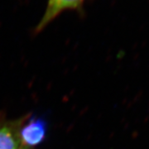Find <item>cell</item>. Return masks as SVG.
<instances>
[{
  "mask_svg": "<svg viewBox=\"0 0 149 149\" xmlns=\"http://www.w3.org/2000/svg\"><path fill=\"white\" fill-rule=\"evenodd\" d=\"M46 132V123L38 118H32L18 129L19 138L24 148L35 147L42 143Z\"/></svg>",
  "mask_w": 149,
  "mask_h": 149,
  "instance_id": "obj_1",
  "label": "cell"
},
{
  "mask_svg": "<svg viewBox=\"0 0 149 149\" xmlns=\"http://www.w3.org/2000/svg\"><path fill=\"white\" fill-rule=\"evenodd\" d=\"M83 0H49L47 8L42 21L40 22L37 30L40 31L46 27L51 21L62 11L77 8L82 3Z\"/></svg>",
  "mask_w": 149,
  "mask_h": 149,
  "instance_id": "obj_2",
  "label": "cell"
},
{
  "mask_svg": "<svg viewBox=\"0 0 149 149\" xmlns=\"http://www.w3.org/2000/svg\"><path fill=\"white\" fill-rule=\"evenodd\" d=\"M19 133L13 124H3L0 126V149H22Z\"/></svg>",
  "mask_w": 149,
  "mask_h": 149,
  "instance_id": "obj_3",
  "label": "cell"
},
{
  "mask_svg": "<svg viewBox=\"0 0 149 149\" xmlns=\"http://www.w3.org/2000/svg\"><path fill=\"white\" fill-rule=\"evenodd\" d=\"M22 149H27V148H22Z\"/></svg>",
  "mask_w": 149,
  "mask_h": 149,
  "instance_id": "obj_4",
  "label": "cell"
}]
</instances>
